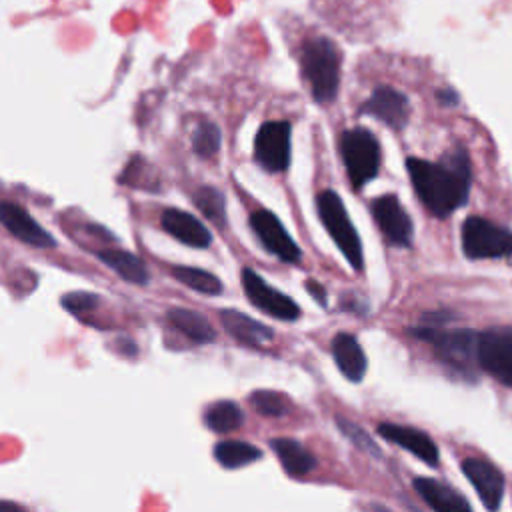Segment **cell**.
I'll use <instances>...</instances> for the list:
<instances>
[{"mask_svg":"<svg viewBox=\"0 0 512 512\" xmlns=\"http://www.w3.org/2000/svg\"><path fill=\"white\" fill-rule=\"evenodd\" d=\"M478 364L492 378L512 388V326H496L480 334Z\"/></svg>","mask_w":512,"mask_h":512,"instance_id":"7","label":"cell"},{"mask_svg":"<svg viewBox=\"0 0 512 512\" xmlns=\"http://www.w3.org/2000/svg\"><path fill=\"white\" fill-rule=\"evenodd\" d=\"M412 186L424 206L438 218L452 214L468 198L470 162L462 148L452 150L440 162L408 158Z\"/></svg>","mask_w":512,"mask_h":512,"instance_id":"1","label":"cell"},{"mask_svg":"<svg viewBox=\"0 0 512 512\" xmlns=\"http://www.w3.org/2000/svg\"><path fill=\"white\" fill-rule=\"evenodd\" d=\"M192 148L202 158H212L220 148V128L214 122L202 120L192 134Z\"/></svg>","mask_w":512,"mask_h":512,"instance_id":"28","label":"cell"},{"mask_svg":"<svg viewBox=\"0 0 512 512\" xmlns=\"http://www.w3.org/2000/svg\"><path fill=\"white\" fill-rule=\"evenodd\" d=\"M254 158L268 172H284L290 164V122H264L254 140Z\"/></svg>","mask_w":512,"mask_h":512,"instance_id":"8","label":"cell"},{"mask_svg":"<svg viewBox=\"0 0 512 512\" xmlns=\"http://www.w3.org/2000/svg\"><path fill=\"white\" fill-rule=\"evenodd\" d=\"M318 216L326 228V232L332 236L334 244L340 248V252L346 256L352 268L362 270V244L358 238L356 228L352 226L344 202L334 190H324L316 198Z\"/></svg>","mask_w":512,"mask_h":512,"instance_id":"4","label":"cell"},{"mask_svg":"<svg viewBox=\"0 0 512 512\" xmlns=\"http://www.w3.org/2000/svg\"><path fill=\"white\" fill-rule=\"evenodd\" d=\"M302 72L316 102H332L340 84V52L328 38H312L302 50Z\"/></svg>","mask_w":512,"mask_h":512,"instance_id":"2","label":"cell"},{"mask_svg":"<svg viewBox=\"0 0 512 512\" xmlns=\"http://www.w3.org/2000/svg\"><path fill=\"white\" fill-rule=\"evenodd\" d=\"M242 288L246 298L268 316L280 320H296L300 316L298 304L286 294L274 290L268 282H264L252 268H242Z\"/></svg>","mask_w":512,"mask_h":512,"instance_id":"9","label":"cell"},{"mask_svg":"<svg viewBox=\"0 0 512 512\" xmlns=\"http://www.w3.org/2000/svg\"><path fill=\"white\" fill-rule=\"evenodd\" d=\"M372 216L390 244L408 246L412 242V220L394 194L376 198L372 202Z\"/></svg>","mask_w":512,"mask_h":512,"instance_id":"11","label":"cell"},{"mask_svg":"<svg viewBox=\"0 0 512 512\" xmlns=\"http://www.w3.org/2000/svg\"><path fill=\"white\" fill-rule=\"evenodd\" d=\"M462 250L472 260L508 256L512 252V232L486 218L470 216L462 226Z\"/></svg>","mask_w":512,"mask_h":512,"instance_id":"6","label":"cell"},{"mask_svg":"<svg viewBox=\"0 0 512 512\" xmlns=\"http://www.w3.org/2000/svg\"><path fill=\"white\" fill-rule=\"evenodd\" d=\"M170 270H172V276H174L178 282L186 284L188 288H192V290H196V292L210 294V296L222 292V282H220L214 274H210V272H206V270H202V268L172 266Z\"/></svg>","mask_w":512,"mask_h":512,"instance_id":"25","label":"cell"},{"mask_svg":"<svg viewBox=\"0 0 512 512\" xmlns=\"http://www.w3.org/2000/svg\"><path fill=\"white\" fill-rule=\"evenodd\" d=\"M336 424L338 428L342 430V434L362 452H368L372 456H380V450L376 446V442L368 436V432H364L358 424H354L352 420H346V418H336Z\"/></svg>","mask_w":512,"mask_h":512,"instance_id":"29","label":"cell"},{"mask_svg":"<svg viewBox=\"0 0 512 512\" xmlns=\"http://www.w3.org/2000/svg\"><path fill=\"white\" fill-rule=\"evenodd\" d=\"M414 488L420 494V498L438 512H464L470 510V504L450 486L432 480V478H416Z\"/></svg>","mask_w":512,"mask_h":512,"instance_id":"19","label":"cell"},{"mask_svg":"<svg viewBox=\"0 0 512 512\" xmlns=\"http://www.w3.org/2000/svg\"><path fill=\"white\" fill-rule=\"evenodd\" d=\"M220 322L232 338L252 348L264 346L274 338L272 328L238 310H220Z\"/></svg>","mask_w":512,"mask_h":512,"instance_id":"17","label":"cell"},{"mask_svg":"<svg viewBox=\"0 0 512 512\" xmlns=\"http://www.w3.org/2000/svg\"><path fill=\"white\" fill-rule=\"evenodd\" d=\"M306 288H308V292L318 300L320 306H326V292H324V288H322L318 282L306 280Z\"/></svg>","mask_w":512,"mask_h":512,"instance_id":"31","label":"cell"},{"mask_svg":"<svg viewBox=\"0 0 512 512\" xmlns=\"http://www.w3.org/2000/svg\"><path fill=\"white\" fill-rule=\"evenodd\" d=\"M168 320L176 330H180L192 342L208 344V342L216 340V332H214L212 324L200 312H194L188 308H170Z\"/></svg>","mask_w":512,"mask_h":512,"instance_id":"22","label":"cell"},{"mask_svg":"<svg viewBox=\"0 0 512 512\" xmlns=\"http://www.w3.org/2000/svg\"><path fill=\"white\" fill-rule=\"evenodd\" d=\"M160 224L170 236H174L182 244H188L194 248H206L212 242L210 230L198 218H194L184 210H178V208L164 210Z\"/></svg>","mask_w":512,"mask_h":512,"instance_id":"16","label":"cell"},{"mask_svg":"<svg viewBox=\"0 0 512 512\" xmlns=\"http://www.w3.org/2000/svg\"><path fill=\"white\" fill-rule=\"evenodd\" d=\"M344 166L354 188H362L370 182L380 166V146L372 132L364 128H352L342 134L340 142Z\"/></svg>","mask_w":512,"mask_h":512,"instance_id":"5","label":"cell"},{"mask_svg":"<svg viewBox=\"0 0 512 512\" xmlns=\"http://www.w3.org/2000/svg\"><path fill=\"white\" fill-rule=\"evenodd\" d=\"M0 508H8V510H16L18 506L12 504V502H0Z\"/></svg>","mask_w":512,"mask_h":512,"instance_id":"34","label":"cell"},{"mask_svg":"<svg viewBox=\"0 0 512 512\" xmlns=\"http://www.w3.org/2000/svg\"><path fill=\"white\" fill-rule=\"evenodd\" d=\"M0 224L18 240L38 246V248H54L56 240L18 204L0 202Z\"/></svg>","mask_w":512,"mask_h":512,"instance_id":"13","label":"cell"},{"mask_svg":"<svg viewBox=\"0 0 512 512\" xmlns=\"http://www.w3.org/2000/svg\"><path fill=\"white\" fill-rule=\"evenodd\" d=\"M62 306L70 314H74L78 318H86L92 310H96L100 306V296H96L92 292H70V294L62 296Z\"/></svg>","mask_w":512,"mask_h":512,"instance_id":"30","label":"cell"},{"mask_svg":"<svg viewBox=\"0 0 512 512\" xmlns=\"http://www.w3.org/2000/svg\"><path fill=\"white\" fill-rule=\"evenodd\" d=\"M242 422H244V412L232 400H218V402L210 404L204 412V424L218 434L238 430L242 426Z\"/></svg>","mask_w":512,"mask_h":512,"instance_id":"23","label":"cell"},{"mask_svg":"<svg viewBox=\"0 0 512 512\" xmlns=\"http://www.w3.org/2000/svg\"><path fill=\"white\" fill-rule=\"evenodd\" d=\"M462 472L470 480L472 488L480 496L488 510H496L504 494V478L496 466L480 458H468L462 462Z\"/></svg>","mask_w":512,"mask_h":512,"instance_id":"12","label":"cell"},{"mask_svg":"<svg viewBox=\"0 0 512 512\" xmlns=\"http://www.w3.org/2000/svg\"><path fill=\"white\" fill-rule=\"evenodd\" d=\"M250 402L258 414L270 418H280L290 410L288 398L274 390H256L250 394Z\"/></svg>","mask_w":512,"mask_h":512,"instance_id":"27","label":"cell"},{"mask_svg":"<svg viewBox=\"0 0 512 512\" xmlns=\"http://www.w3.org/2000/svg\"><path fill=\"white\" fill-rule=\"evenodd\" d=\"M362 112L378 118L380 122H384L392 128H402L408 120L410 106L402 92H398L390 86H382L372 92V96L362 106Z\"/></svg>","mask_w":512,"mask_h":512,"instance_id":"14","label":"cell"},{"mask_svg":"<svg viewBox=\"0 0 512 512\" xmlns=\"http://www.w3.org/2000/svg\"><path fill=\"white\" fill-rule=\"evenodd\" d=\"M98 258L108 266L112 268L120 278H124L126 282H132V284H148L150 280V274H148V268L146 264L132 252L128 250H120V248H108V250H102L98 252Z\"/></svg>","mask_w":512,"mask_h":512,"instance_id":"21","label":"cell"},{"mask_svg":"<svg viewBox=\"0 0 512 512\" xmlns=\"http://www.w3.org/2000/svg\"><path fill=\"white\" fill-rule=\"evenodd\" d=\"M452 318V312H428V314H424V320H426V324H444V322H448Z\"/></svg>","mask_w":512,"mask_h":512,"instance_id":"32","label":"cell"},{"mask_svg":"<svg viewBox=\"0 0 512 512\" xmlns=\"http://www.w3.org/2000/svg\"><path fill=\"white\" fill-rule=\"evenodd\" d=\"M272 452L278 456L282 468L290 476H306L310 470L316 468V458L310 454L298 440L294 438H274L270 440Z\"/></svg>","mask_w":512,"mask_h":512,"instance_id":"20","label":"cell"},{"mask_svg":"<svg viewBox=\"0 0 512 512\" xmlns=\"http://www.w3.org/2000/svg\"><path fill=\"white\" fill-rule=\"evenodd\" d=\"M194 204L200 208V212L216 222L220 228L226 226V200L224 194L214 186H202L194 194Z\"/></svg>","mask_w":512,"mask_h":512,"instance_id":"26","label":"cell"},{"mask_svg":"<svg viewBox=\"0 0 512 512\" xmlns=\"http://www.w3.org/2000/svg\"><path fill=\"white\" fill-rule=\"evenodd\" d=\"M378 432L382 438H386L392 444L402 446L422 462L436 466L438 464V448L432 442L430 436H426L422 430L402 426V424H380Z\"/></svg>","mask_w":512,"mask_h":512,"instance_id":"15","label":"cell"},{"mask_svg":"<svg viewBox=\"0 0 512 512\" xmlns=\"http://www.w3.org/2000/svg\"><path fill=\"white\" fill-rule=\"evenodd\" d=\"M438 100L442 102V104H456L458 102V96H456V92L454 90H450V88H446V90H438Z\"/></svg>","mask_w":512,"mask_h":512,"instance_id":"33","label":"cell"},{"mask_svg":"<svg viewBox=\"0 0 512 512\" xmlns=\"http://www.w3.org/2000/svg\"><path fill=\"white\" fill-rule=\"evenodd\" d=\"M332 356L336 366L340 368V372L352 380V382H360L366 374V354L362 350V346L358 344L356 336L340 332L334 336L332 340Z\"/></svg>","mask_w":512,"mask_h":512,"instance_id":"18","label":"cell"},{"mask_svg":"<svg viewBox=\"0 0 512 512\" xmlns=\"http://www.w3.org/2000/svg\"><path fill=\"white\" fill-rule=\"evenodd\" d=\"M262 456L260 448L242 440H224L214 446V458L224 468H242Z\"/></svg>","mask_w":512,"mask_h":512,"instance_id":"24","label":"cell"},{"mask_svg":"<svg viewBox=\"0 0 512 512\" xmlns=\"http://www.w3.org/2000/svg\"><path fill=\"white\" fill-rule=\"evenodd\" d=\"M250 226L260 238L262 246L278 256L282 262H298L302 252L296 246V242L290 238L282 222L268 210H256L250 216Z\"/></svg>","mask_w":512,"mask_h":512,"instance_id":"10","label":"cell"},{"mask_svg":"<svg viewBox=\"0 0 512 512\" xmlns=\"http://www.w3.org/2000/svg\"><path fill=\"white\" fill-rule=\"evenodd\" d=\"M410 332L420 340L432 342L438 356L452 370H458L462 376H468L474 372V366L478 364V338H480L478 332L474 330L440 332L430 324L426 328H414Z\"/></svg>","mask_w":512,"mask_h":512,"instance_id":"3","label":"cell"}]
</instances>
